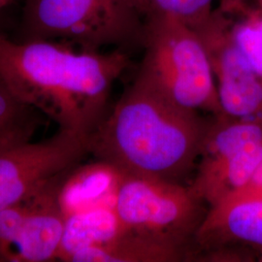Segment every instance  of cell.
Here are the masks:
<instances>
[{
    "label": "cell",
    "instance_id": "cell-18",
    "mask_svg": "<svg viewBox=\"0 0 262 262\" xmlns=\"http://www.w3.org/2000/svg\"><path fill=\"white\" fill-rule=\"evenodd\" d=\"M247 187H253V188L262 191V162L258 166L257 170L255 171L253 179L251 180V182L249 183V185Z\"/></svg>",
    "mask_w": 262,
    "mask_h": 262
},
{
    "label": "cell",
    "instance_id": "cell-4",
    "mask_svg": "<svg viewBox=\"0 0 262 262\" xmlns=\"http://www.w3.org/2000/svg\"><path fill=\"white\" fill-rule=\"evenodd\" d=\"M145 18L129 0H27L29 39H46L100 51L139 44Z\"/></svg>",
    "mask_w": 262,
    "mask_h": 262
},
{
    "label": "cell",
    "instance_id": "cell-8",
    "mask_svg": "<svg viewBox=\"0 0 262 262\" xmlns=\"http://www.w3.org/2000/svg\"><path fill=\"white\" fill-rule=\"evenodd\" d=\"M70 172L49 180L26 198L27 212L15 245L14 261L45 262L57 258L67 220L60 192Z\"/></svg>",
    "mask_w": 262,
    "mask_h": 262
},
{
    "label": "cell",
    "instance_id": "cell-16",
    "mask_svg": "<svg viewBox=\"0 0 262 262\" xmlns=\"http://www.w3.org/2000/svg\"><path fill=\"white\" fill-rule=\"evenodd\" d=\"M215 0H145L142 13L177 19L192 28L204 25L211 18Z\"/></svg>",
    "mask_w": 262,
    "mask_h": 262
},
{
    "label": "cell",
    "instance_id": "cell-1",
    "mask_svg": "<svg viewBox=\"0 0 262 262\" xmlns=\"http://www.w3.org/2000/svg\"><path fill=\"white\" fill-rule=\"evenodd\" d=\"M130 66L123 49L75 50L46 39L0 35V78L21 102L84 139L106 117L113 84Z\"/></svg>",
    "mask_w": 262,
    "mask_h": 262
},
{
    "label": "cell",
    "instance_id": "cell-3",
    "mask_svg": "<svg viewBox=\"0 0 262 262\" xmlns=\"http://www.w3.org/2000/svg\"><path fill=\"white\" fill-rule=\"evenodd\" d=\"M136 78L192 111L224 115L206 47L194 28L177 19L148 16Z\"/></svg>",
    "mask_w": 262,
    "mask_h": 262
},
{
    "label": "cell",
    "instance_id": "cell-20",
    "mask_svg": "<svg viewBox=\"0 0 262 262\" xmlns=\"http://www.w3.org/2000/svg\"><path fill=\"white\" fill-rule=\"evenodd\" d=\"M13 1L14 0H0V11L6 8L7 6H9Z\"/></svg>",
    "mask_w": 262,
    "mask_h": 262
},
{
    "label": "cell",
    "instance_id": "cell-11",
    "mask_svg": "<svg viewBox=\"0 0 262 262\" xmlns=\"http://www.w3.org/2000/svg\"><path fill=\"white\" fill-rule=\"evenodd\" d=\"M185 257V247L129 231L109 243L74 253L73 262H174Z\"/></svg>",
    "mask_w": 262,
    "mask_h": 262
},
{
    "label": "cell",
    "instance_id": "cell-2",
    "mask_svg": "<svg viewBox=\"0 0 262 262\" xmlns=\"http://www.w3.org/2000/svg\"><path fill=\"white\" fill-rule=\"evenodd\" d=\"M208 122L140 79L89 138V154L123 174L177 182L199 159Z\"/></svg>",
    "mask_w": 262,
    "mask_h": 262
},
{
    "label": "cell",
    "instance_id": "cell-5",
    "mask_svg": "<svg viewBox=\"0 0 262 262\" xmlns=\"http://www.w3.org/2000/svg\"><path fill=\"white\" fill-rule=\"evenodd\" d=\"M200 204L178 182L124 174L114 210L130 231L185 247L204 216Z\"/></svg>",
    "mask_w": 262,
    "mask_h": 262
},
{
    "label": "cell",
    "instance_id": "cell-14",
    "mask_svg": "<svg viewBox=\"0 0 262 262\" xmlns=\"http://www.w3.org/2000/svg\"><path fill=\"white\" fill-rule=\"evenodd\" d=\"M214 14L262 83V0H219Z\"/></svg>",
    "mask_w": 262,
    "mask_h": 262
},
{
    "label": "cell",
    "instance_id": "cell-13",
    "mask_svg": "<svg viewBox=\"0 0 262 262\" xmlns=\"http://www.w3.org/2000/svg\"><path fill=\"white\" fill-rule=\"evenodd\" d=\"M70 173L60 192L66 215L94 207L114 206L108 204V201L115 200L116 191L124 175L120 170L98 160L96 164Z\"/></svg>",
    "mask_w": 262,
    "mask_h": 262
},
{
    "label": "cell",
    "instance_id": "cell-12",
    "mask_svg": "<svg viewBox=\"0 0 262 262\" xmlns=\"http://www.w3.org/2000/svg\"><path fill=\"white\" fill-rule=\"evenodd\" d=\"M129 231L111 205L78 211L67 215L66 231L57 258L69 261L77 252L109 243Z\"/></svg>",
    "mask_w": 262,
    "mask_h": 262
},
{
    "label": "cell",
    "instance_id": "cell-17",
    "mask_svg": "<svg viewBox=\"0 0 262 262\" xmlns=\"http://www.w3.org/2000/svg\"><path fill=\"white\" fill-rule=\"evenodd\" d=\"M27 212L26 198L0 210V262L14 261L15 245Z\"/></svg>",
    "mask_w": 262,
    "mask_h": 262
},
{
    "label": "cell",
    "instance_id": "cell-10",
    "mask_svg": "<svg viewBox=\"0 0 262 262\" xmlns=\"http://www.w3.org/2000/svg\"><path fill=\"white\" fill-rule=\"evenodd\" d=\"M261 162L262 141L254 142L212 166L197 169L189 188L198 200L213 206L247 187Z\"/></svg>",
    "mask_w": 262,
    "mask_h": 262
},
{
    "label": "cell",
    "instance_id": "cell-19",
    "mask_svg": "<svg viewBox=\"0 0 262 262\" xmlns=\"http://www.w3.org/2000/svg\"><path fill=\"white\" fill-rule=\"evenodd\" d=\"M129 1H130L131 4H132L136 9L138 10V12L143 16L142 8H143V5H144L145 0H129ZM143 17H144V16H143Z\"/></svg>",
    "mask_w": 262,
    "mask_h": 262
},
{
    "label": "cell",
    "instance_id": "cell-21",
    "mask_svg": "<svg viewBox=\"0 0 262 262\" xmlns=\"http://www.w3.org/2000/svg\"><path fill=\"white\" fill-rule=\"evenodd\" d=\"M258 253H259V256H258V258H259V259H258V260L262 262V251L261 252H258Z\"/></svg>",
    "mask_w": 262,
    "mask_h": 262
},
{
    "label": "cell",
    "instance_id": "cell-7",
    "mask_svg": "<svg viewBox=\"0 0 262 262\" xmlns=\"http://www.w3.org/2000/svg\"><path fill=\"white\" fill-rule=\"evenodd\" d=\"M194 29L206 47L224 115L262 118L261 81L214 12Z\"/></svg>",
    "mask_w": 262,
    "mask_h": 262
},
{
    "label": "cell",
    "instance_id": "cell-6",
    "mask_svg": "<svg viewBox=\"0 0 262 262\" xmlns=\"http://www.w3.org/2000/svg\"><path fill=\"white\" fill-rule=\"evenodd\" d=\"M86 154V139L62 130L47 140L30 141L0 152V210L24 200L49 180L72 170Z\"/></svg>",
    "mask_w": 262,
    "mask_h": 262
},
{
    "label": "cell",
    "instance_id": "cell-15",
    "mask_svg": "<svg viewBox=\"0 0 262 262\" xmlns=\"http://www.w3.org/2000/svg\"><path fill=\"white\" fill-rule=\"evenodd\" d=\"M43 114L21 102L0 78V152L30 142Z\"/></svg>",
    "mask_w": 262,
    "mask_h": 262
},
{
    "label": "cell",
    "instance_id": "cell-9",
    "mask_svg": "<svg viewBox=\"0 0 262 262\" xmlns=\"http://www.w3.org/2000/svg\"><path fill=\"white\" fill-rule=\"evenodd\" d=\"M194 239L206 250L239 243L261 252V190L244 187L210 207Z\"/></svg>",
    "mask_w": 262,
    "mask_h": 262
}]
</instances>
